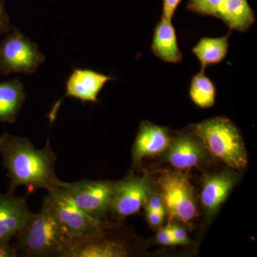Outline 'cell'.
I'll return each mask as SVG.
<instances>
[{
  "label": "cell",
  "mask_w": 257,
  "mask_h": 257,
  "mask_svg": "<svg viewBox=\"0 0 257 257\" xmlns=\"http://www.w3.org/2000/svg\"><path fill=\"white\" fill-rule=\"evenodd\" d=\"M0 155L10 179V191L19 187L29 191L57 186V155L47 143L37 149L25 138L4 133L0 136Z\"/></svg>",
  "instance_id": "1"
},
{
  "label": "cell",
  "mask_w": 257,
  "mask_h": 257,
  "mask_svg": "<svg viewBox=\"0 0 257 257\" xmlns=\"http://www.w3.org/2000/svg\"><path fill=\"white\" fill-rule=\"evenodd\" d=\"M16 238L15 246L19 254L29 257H62L71 239L43 205L38 213L32 214Z\"/></svg>",
  "instance_id": "2"
},
{
  "label": "cell",
  "mask_w": 257,
  "mask_h": 257,
  "mask_svg": "<svg viewBox=\"0 0 257 257\" xmlns=\"http://www.w3.org/2000/svg\"><path fill=\"white\" fill-rule=\"evenodd\" d=\"M192 130L214 158L234 170H243L247 165L242 137L231 120L220 116L211 118L193 125Z\"/></svg>",
  "instance_id": "3"
},
{
  "label": "cell",
  "mask_w": 257,
  "mask_h": 257,
  "mask_svg": "<svg viewBox=\"0 0 257 257\" xmlns=\"http://www.w3.org/2000/svg\"><path fill=\"white\" fill-rule=\"evenodd\" d=\"M47 192L42 205L53 214L71 239L100 234L109 227L101 219L92 217L77 207L69 194L58 186Z\"/></svg>",
  "instance_id": "4"
},
{
  "label": "cell",
  "mask_w": 257,
  "mask_h": 257,
  "mask_svg": "<svg viewBox=\"0 0 257 257\" xmlns=\"http://www.w3.org/2000/svg\"><path fill=\"white\" fill-rule=\"evenodd\" d=\"M0 43V72L32 74L46 60L35 42L13 28Z\"/></svg>",
  "instance_id": "5"
},
{
  "label": "cell",
  "mask_w": 257,
  "mask_h": 257,
  "mask_svg": "<svg viewBox=\"0 0 257 257\" xmlns=\"http://www.w3.org/2000/svg\"><path fill=\"white\" fill-rule=\"evenodd\" d=\"M156 184L171 219L190 224L197 216V211L194 188L187 175L164 171L157 178Z\"/></svg>",
  "instance_id": "6"
},
{
  "label": "cell",
  "mask_w": 257,
  "mask_h": 257,
  "mask_svg": "<svg viewBox=\"0 0 257 257\" xmlns=\"http://www.w3.org/2000/svg\"><path fill=\"white\" fill-rule=\"evenodd\" d=\"M114 184L111 181L89 179L74 182L58 179L57 182V185L69 194L77 207L98 219L109 211Z\"/></svg>",
  "instance_id": "7"
},
{
  "label": "cell",
  "mask_w": 257,
  "mask_h": 257,
  "mask_svg": "<svg viewBox=\"0 0 257 257\" xmlns=\"http://www.w3.org/2000/svg\"><path fill=\"white\" fill-rule=\"evenodd\" d=\"M153 192L147 176L128 177L115 182L109 211L116 217L133 215L145 205Z\"/></svg>",
  "instance_id": "8"
},
{
  "label": "cell",
  "mask_w": 257,
  "mask_h": 257,
  "mask_svg": "<svg viewBox=\"0 0 257 257\" xmlns=\"http://www.w3.org/2000/svg\"><path fill=\"white\" fill-rule=\"evenodd\" d=\"M104 233L70 239L62 257H124L128 249L122 241L106 239Z\"/></svg>",
  "instance_id": "9"
},
{
  "label": "cell",
  "mask_w": 257,
  "mask_h": 257,
  "mask_svg": "<svg viewBox=\"0 0 257 257\" xmlns=\"http://www.w3.org/2000/svg\"><path fill=\"white\" fill-rule=\"evenodd\" d=\"M33 213L25 199L10 192L0 194V240L10 241L23 229Z\"/></svg>",
  "instance_id": "10"
},
{
  "label": "cell",
  "mask_w": 257,
  "mask_h": 257,
  "mask_svg": "<svg viewBox=\"0 0 257 257\" xmlns=\"http://www.w3.org/2000/svg\"><path fill=\"white\" fill-rule=\"evenodd\" d=\"M166 158L172 167L183 170L197 167L207 157V150L195 135L184 134L171 140Z\"/></svg>",
  "instance_id": "11"
},
{
  "label": "cell",
  "mask_w": 257,
  "mask_h": 257,
  "mask_svg": "<svg viewBox=\"0 0 257 257\" xmlns=\"http://www.w3.org/2000/svg\"><path fill=\"white\" fill-rule=\"evenodd\" d=\"M114 78L89 69H75L66 82L64 98L73 97L82 101L96 102L101 89Z\"/></svg>",
  "instance_id": "12"
},
{
  "label": "cell",
  "mask_w": 257,
  "mask_h": 257,
  "mask_svg": "<svg viewBox=\"0 0 257 257\" xmlns=\"http://www.w3.org/2000/svg\"><path fill=\"white\" fill-rule=\"evenodd\" d=\"M171 140L167 128L148 121H143L134 144V161L140 162L145 157L160 155L165 152Z\"/></svg>",
  "instance_id": "13"
},
{
  "label": "cell",
  "mask_w": 257,
  "mask_h": 257,
  "mask_svg": "<svg viewBox=\"0 0 257 257\" xmlns=\"http://www.w3.org/2000/svg\"><path fill=\"white\" fill-rule=\"evenodd\" d=\"M236 175L222 172L208 177L203 184L201 203L209 216H214L224 202L236 184Z\"/></svg>",
  "instance_id": "14"
},
{
  "label": "cell",
  "mask_w": 257,
  "mask_h": 257,
  "mask_svg": "<svg viewBox=\"0 0 257 257\" xmlns=\"http://www.w3.org/2000/svg\"><path fill=\"white\" fill-rule=\"evenodd\" d=\"M151 49L154 55L164 62L175 64L182 62L183 55L179 50L172 21L161 18L155 27Z\"/></svg>",
  "instance_id": "15"
},
{
  "label": "cell",
  "mask_w": 257,
  "mask_h": 257,
  "mask_svg": "<svg viewBox=\"0 0 257 257\" xmlns=\"http://www.w3.org/2000/svg\"><path fill=\"white\" fill-rule=\"evenodd\" d=\"M230 29L246 32L255 23L254 12L247 0H224L215 15Z\"/></svg>",
  "instance_id": "16"
},
{
  "label": "cell",
  "mask_w": 257,
  "mask_h": 257,
  "mask_svg": "<svg viewBox=\"0 0 257 257\" xmlns=\"http://www.w3.org/2000/svg\"><path fill=\"white\" fill-rule=\"evenodd\" d=\"M25 101V87L20 79L0 82V123H14Z\"/></svg>",
  "instance_id": "17"
},
{
  "label": "cell",
  "mask_w": 257,
  "mask_h": 257,
  "mask_svg": "<svg viewBox=\"0 0 257 257\" xmlns=\"http://www.w3.org/2000/svg\"><path fill=\"white\" fill-rule=\"evenodd\" d=\"M229 49V36L217 38L204 37L192 48V52L202 65V70L207 66L219 64L227 55Z\"/></svg>",
  "instance_id": "18"
},
{
  "label": "cell",
  "mask_w": 257,
  "mask_h": 257,
  "mask_svg": "<svg viewBox=\"0 0 257 257\" xmlns=\"http://www.w3.org/2000/svg\"><path fill=\"white\" fill-rule=\"evenodd\" d=\"M189 95L193 102L201 108H210L215 103V86L208 78L204 71L193 77L189 88Z\"/></svg>",
  "instance_id": "19"
},
{
  "label": "cell",
  "mask_w": 257,
  "mask_h": 257,
  "mask_svg": "<svg viewBox=\"0 0 257 257\" xmlns=\"http://www.w3.org/2000/svg\"><path fill=\"white\" fill-rule=\"evenodd\" d=\"M224 0H189L187 8L196 14L214 16Z\"/></svg>",
  "instance_id": "20"
},
{
  "label": "cell",
  "mask_w": 257,
  "mask_h": 257,
  "mask_svg": "<svg viewBox=\"0 0 257 257\" xmlns=\"http://www.w3.org/2000/svg\"><path fill=\"white\" fill-rule=\"evenodd\" d=\"M145 204H147L146 209L158 211V212L162 213V214L166 215L167 208H166L165 202H164L163 199L161 197L160 194H153L152 193Z\"/></svg>",
  "instance_id": "21"
},
{
  "label": "cell",
  "mask_w": 257,
  "mask_h": 257,
  "mask_svg": "<svg viewBox=\"0 0 257 257\" xmlns=\"http://www.w3.org/2000/svg\"><path fill=\"white\" fill-rule=\"evenodd\" d=\"M172 236L175 239L177 245H187L192 243L189 239L187 231L182 226L177 224H169Z\"/></svg>",
  "instance_id": "22"
},
{
  "label": "cell",
  "mask_w": 257,
  "mask_h": 257,
  "mask_svg": "<svg viewBox=\"0 0 257 257\" xmlns=\"http://www.w3.org/2000/svg\"><path fill=\"white\" fill-rule=\"evenodd\" d=\"M181 2L182 0H163L162 19L172 21Z\"/></svg>",
  "instance_id": "23"
},
{
  "label": "cell",
  "mask_w": 257,
  "mask_h": 257,
  "mask_svg": "<svg viewBox=\"0 0 257 257\" xmlns=\"http://www.w3.org/2000/svg\"><path fill=\"white\" fill-rule=\"evenodd\" d=\"M12 28L9 15L5 10V0H0V35L8 33Z\"/></svg>",
  "instance_id": "24"
},
{
  "label": "cell",
  "mask_w": 257,
  "mask_h": 257,
  "mask_svg": "<svg viewBox=\"0 0 257 257\" xmlns=\"http://www.w3.org/2000/svg\"><path fill=\"white\" fill-rule=\"evenodd\" d=\"M157 240L161 244L165 245V246H175V245H177L175 239L172 236L169 225L159 231L157 235Z\"/></svg>",
  "instance_id": "25"
},
{
  "label": "cell",
  "mask_w": 257,
  "mask_h": 257,
  "mask_svg": "<svg viewBox=\"0 0 257 257\" xmlns=\"http://www.w3.org/2000/svg\"><path fill=\"white\" fill-rule=\"evenodd\" d=\"M19 256L16 247L10 244V241L0 240V257H17Z\"/></svg>",
  "instance_id": "26"
},
{
  "label": "cell",
  "mask_w": 257,
  "mask_h": 257,
  "mask_svg": "<svg viewBox=\"0 0 257 257\" xmlns=\"http://www.w3.org/2000/svg\"><path fill=\"white\" fill-rule=\"evenodd\" d=\"M147 211V219L152 227L157 228L161 226L165 219V214L158 212V211L149 210Z\"/></svg>",
  "instance_id": "27"
}]
</instances>
